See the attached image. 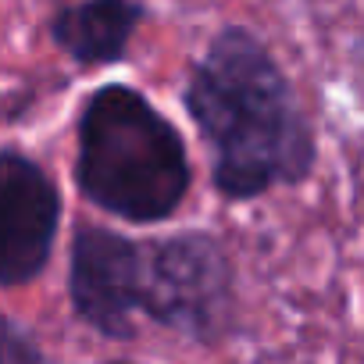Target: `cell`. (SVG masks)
Returning a JSON list of instances; mask_svg holds the SVG:
<instances>
[{"mask_svg":"<svg viewBox=\"0 0 364 364\" xmlns=\"http://www.w3.org/2000/svg\"><path fill=\"white\" fill-rule=\"evenodd\" d=\"M186 107L211 161V186L229 204L293 190L314 175V125L268 50L247 26H222L182 82Z\"/></svg>","mask_w":364,"mask_h":364,"instance_id":"cell-1","label":"cell"},{"mask_svg":"<svg viewBox=\"0 0 364 364\" xmlns=\"http://www.w3.org/2000/svg\"><path fill=\"white\" fill-rule=\"evenodd\" d=\"M75 190L125 225L168 222L193 190L190 146L178 125L136 86H97L75 118Z\"/></svg>","mask_w":364,"mask_h":364,"instance_id":"cell-2","label":"cell"},{"mask_svg":"<svg viewBox=\"0 0 364 364\" xmlns=\"http://www.w3.org/2000/svg\"><path fill=\"white\" fill-rule=\"evenodd\" d=\"M136 314H146L154 325L204 346L232 336L240 289L236 264L222 236L186 229L139 240Z\"/></svg>","mask_w":364,"mask_h":364,"instance_id":"cell-3","label":"cell"},{"mask_svg":"<svg viewBox=\"0 0 364 364\" xmlns=\"http://www.w3.org/2000/svg\"><path fill=\"white\" fill-rule=\"evenodd\" d=\"M65 222L54 175L26 150L0 146V289L36 282Z\"/></svg>","mask_w":364,"mask_h":364,"instance_id":"cell-4","label":"cell"},{"mask_svg":"<svg viewBox=\"0 0 364 364\" xmlns=\"http://www.w3.org/2000/svg\"><path fill=\"white\" fill-rule=\"evenodd\" d=\"M139 240L97 222H79L68 243V300L75 318L104 339L136 336Z\"/></svg>","mask_w":364,"mask_h":364,"instance_id":"cell-5","label":"cell"},{"mask_svg":"<svg viewBox=\"0 0 364 364\" xmlns=\"http://www.w3.org/2000/svg\"><path fill=\"white\" fill-rule=\"evenodd\" d=\"M146 18L143 0H72L50 15V43L82 72L111 68L129 58V47Z\"/></svg>","mask_w":364,"mask_h":364,"instance_id":"cell-6","label":"cell"},{"mask_svg":"<svg viewBox=\"0 0 364 364\" xmlns=\"http://www.w3.org/2000/svg\"><path fill=\"white\" fill-rule=\"evenodd\" d=\"M0 364H54V360L15 318L0 314ZM104 364H136V360H104Z\"/></svg>","mask_w":364,"mask_h":364,"instance_id":"cell-7","label":"cell"}]
</instances>
